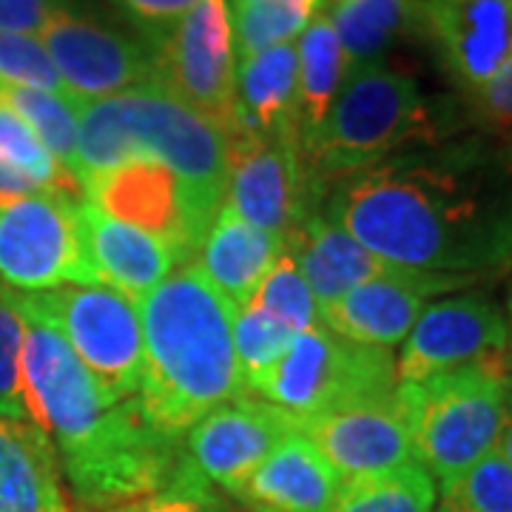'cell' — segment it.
I'll return each mask as SVG.
<instances>
[{"label":"cell","mask_w":512,"mask_h":512,"mask_svg":"<svg viewBox=\"0 0 512 512\" xmlns=\"http://www.w3.org/2000/svg\"><path fill=\"white\" fill-rule=\"evenodd\" d=\"M325 217L407 271L481 279L512 265V171L478 140L413 148L339 180Z\"/></svg>","instance_id":"6da1fadb"},{"label":"cell","mask_w":512,"mask_h":512,"mask_svg":"<svg viewBox=\"0 0 512 512\" xmlns=\"http://www.w3.org/2000/svg\"><path fill=\"white\" fill-rule=\"evenodd\" d=\"M12 308L26 328V413L57 447L80 507L114 510L163 493L183 456V439L148 419L137 396L111 399L55 325L15 302Z\"/></svg>","instance_id":"7a4b0ae2"},{"label":"cell","mask_w":512,"mask_h":512,"mask_svg":"<svg viewBox=\"0 0 512 512\" xmlns=\"http://www.w3.org/2000/svg\"><path fill=\"white\" fill-rule=\"evenodd\" d=\"M143 328L137 402L160 430L185 433L245 393L234 353V308L188 262L134 302Z\"/></svg>","instance_id":"3957f363"},{"label":"cell","mask_w":512,"mask_h":512,"mask_svg":"<svg viewBox=\"0 0 512 512\" xmlns=\"http://www.w3.org/2000/svg\"><path fill=\"white\" fill-rule=\"evenodd\" d=\"M77 120L80 183L126 160H151L171 168L208 208H222L228 183V134L165 92L160 83L148 80L106 100L77 103Z\"/></svg>","instance_id":"277c9868"},{"label":"cell","mask_w":512,"mask_h":512,"mask_svg":"<svg viewBox=\"0 0 512 512\" xmlns=\"http://www.w3.org/2000/svg\"><path fill=\"white\" fill-rule=\"evenodd\" d=\"M436 120L410 74L367 63L350 69L325 123L299 140L316 185H336L416 143H436Z\"/></svg>","instance_id":"5b68a950"},{"label":"cell","mask_w":512,"mask_h":512,"mask_svg":"<svg viewBox=\"0 0 512 512\" xmlns=\"http://www.w3.org/2000/svg\"><path fill=\"white\" fill-rule=\"evenodd\" d=\"M396 402L410 427L416 464L441 487L495 450L510 402L504 356L399 384Z\"/></svg>","instance_id":"8992f818"},{"label":"cell","mask_w":512,"mask_h":512,"mask_svg":"<svg viewBox=\"0 0 512 512\" xmlns=\"http://www.w3.org/2000/svg\"><path fill=\"white\" fill-rule=\"evenodd\" d=\"M393 350L359 345L328 328L296 333L288 353L259 387V399L291 413L296 424L342 407L396 396Z\"/></svg>","instance_id":"52a82bcc"},{"label":"cell","mask_w":512,"mask_h":512,"mask_svg":"<svg viewBox=\"0 0 512 512\" xmlns=\"http://www.w3.org/2000/svg\"><path fill=\"white\" fill-rule=\"evenodd\" d=\"M9 299L60 330L111 399H134L143 382V328L134 299L109 285H63Z\"/></svg>","instance_id":"ba28073f"},{"label":"cell","mask_w":512,"mask_h":512,"mask_svg":"<svg viewBox=\"0 0 512 512\" xmlns=\"http://www.w3.org/2000/svg\"><path fill=\"white\" fill-rule=\"evenodd\" d=\"M154 83L228 134H237V46L228 0H200L165 32L148 37Z\"/></svg>","instance_id":"9c48e42d"},{"label":"cell","mask_w":512,"mask_h":512,"mask_svg":"<svg viewBox=\"0 0 512 512\" xmlns=\"http://www.w3.org/2000/svg\"><path fill=\"white\" fill-rule=\"evenodd\" d=\"M80 197L40 191L0 205V279L12 291L103 285L83 251L74 205Z\"/></svg>","instance_id":"30bf717a"},{"label":"cell","mask_w":512,"mask_h":512,"mask_svg":"<svg viewBox=\"0 0 512 512\" xmlns=\"http://www.w3.org/2000/svg\"><path fill=\"white\" fill-rule=\"evenodd\" d=\"M80 185L83 197L109 217L165 239L183 265L197 256L217 217V211L208 208L171 168L151 160H126L97 171Z\"/></svg>","instance_id":"8fae6325"},{"label":"cell","mask_w":512,"mask_h":512,"mask_svg":"<svg viewBox=\"0 0 512 512\" xmlns=\"http://www.w3.org/2000/svg\"><path fill=\"white\" fill-rule=\"evenodd\" d=\"M319 197L322 185L308 174L299 143L245 134L228 140L225 202L254 228L285 242L316 211Z\"/></svg>","instance_id":"7c38bea8"},{"label":"cell","mask_w":512,"mask_h":512,"mask_svg":"<svg viewBox=\"0 0 512 512\" xmlns=\"http://www.w3.org/2000/svg\"><path fill=\"white\" fill-rule=\"evenodd\" d=\"M510 325L484 293H458L430 302L402 342L396 359L399 384L424 382L458 367L504 356Z\"/></svg>","instance_id":"4fadbf2b"},{"label":"cell","mask_w":512,"mask_h":512,"mask_svg":"<svg viewBox=\"0 0 512 512\" xmlns=\"http://www.w3.org/2000/svg\"><path fill=\"white\" fill-rule=\"evenodd\" d=\"M291 433H299L291 413L265 399L239 396L185 433L180 464L208 487L231 495Z\"/></svg>","instance_id":"5bb4252c"},{"label":"cell","mask_w":512,"mask_h":512,"mask_svg":"<svg viewBox=\"0 0 512 512\" xmlns=\"http://www.w3.org/2000/svg\"><path fill=\"white\" fill-rule=\"evenodd\" d=\"M40 40L74 103L106 100L154 80L146 46L66 9L46 23Z\"/></svg>","instance_id":"9a60e30c"},{"label":"cell","mask_w":512,"mask_h":512,"mask_svg":"<svg viewBox=\"0 0 512 512\" xmlns=\"http://www.w3.org/2000/svg\"><path fill=\"white\" fill-rule=\"evenodd\" d=\"M476 276L424 274L390 268L387 274L367 279L353 291L322 308L325 328L359 345L393 350L407 339L430 299L473 285Z\"/></svg>","instance_id":"2e32d148"},{"label":"cell","mask_w":512,"mask_h":512,"mask_svg":"<svg viewBox=\"0 0 512 512\" xmlns=\"http://www.w3.org/2000/svg\"><path fill=\"white\" fill-rule=\"evenodd\" d=\"M421 29L461 92H478L512 57V0H424Z\"/></svg>","instance_id":"e0dca14e"},{"label":"cell","mask_w":512,"mask_h":512,"mask_svg":"<svg viewBox=\"0 0 512 512\" xmlns=\"http://www.w3.org/2000/svg\"><path fill=\"white\" fill-rule=\"evenodd\" d=\"M299 433L319 447L342 484L416 461L410 427L396 396L302 419Z\"/></svg>","instance_id":"ac0fdd59"},{"label":"cell","mask_w":512,"mask_h":512,"mask_svg":"<svg viewBox=\"0 0 512 512\" xmlns=\"http://www.w3.org/2000/svg\"><path fill=\"white\" fill-rule=\"evenodd\" d=\"M77 231L83 251L100 274L103 285L126 293L128 299H143L151 288H157L174 268H183L180 256L165 239L134 228L100 211L97 205L80 197L74 205Z\"/></svg>","instance_id":"d6986e66"},{"label":"cell","mask_w":512,"mask_h":512,"mask_svg":"<svg viewBox=\"0 0 512 512\" xmlns=\"http://www.w3.org/2000/svg\"><path fill=\"white\" fill-rule=\"evenodd\" d=\"M342 487L319 447L291 433L231 495L248 512H333Z\"/></svg>","instance_id":"ffe728a7"},{"label":"cell","mask_w":512,"mask_h":512,"mask_svg":"<svg viewBox=\"0 0 512 512\" xmlns=\"http://www.w3.org/2000/svg\"><path fill=\"white\" fill-rule=\"evenodd\" d=\"M282 248L296 262L319 308H328L356 285L396 268L370 254L365 245H359L348 231H342L319 211L299 222L296 231L285 237Z\"/></svg>","instance_id":"44dd1931"},{"label":"cell","mask_w":512,"mask_h":512,"mask_svg":"<svg viewBox=\"0 0 512 512\" xmlns=\"http://www.w3.org/2000/svg\"><path fill=\"white\" fill-rule=\"evenodd\" d=\"M279 254V239L254 228L228 202H222L197 251V268L231 302L234 313H239L251 305Z\"/></svg>","instance_id":"7402d4cb"},{"label":"cell","mask_w":512,"mask_h":512,"mask_svg":"<svg viewBox=\"0 0 512 512\" xmlns=\"http://www.w3.org/2000/svg\"><path fill=\"white\" fill-rule=\"evenodd\" d=\"M234 114H237V134L299 143L293 43L239 57Z\"/></svg>","instance_id":"603a6c76"},{"label":"cell","mask_w":512,"mask_h":512,"mask_svg":"<svg viewBox=\"0 0 512 512\" xmlns=\"http://www.w3.org/2000/svg\"><path fill=\"white\" fill-rule=\"evenodd\" d=\"M0 512H69L55 444L35 424L0 419Z\"/></svg>","instance_id":"cb8c5ba5"},{"label":"cell","mask_w":512,"mask_h":512,"mask_svg":"<svg viewBox=\"0 0 512 512\" xmlns=\"http://www.w3.org/2000/svg\"><path fill=\"white\" fill-rule=\"evenodd\" d=\"M421 12L424 0H333L328 18L348 72L382 63L390 46L421 29Z\"/></svg>","instance_id":"d4e9b609"},{"label":"cell","mask_w":512,"mask_h":512,"mask_svg":"<svg viewBox=\"0 0 512 512\" xmlns=\"http://www.w3.org/2000/svg\"><path fill=\"white\" fill-rule=\"evenodd\" d=\"M293 46H296V117H299V140H302L325 123L330 106L342 89L348 66L328 12L316 15Z\"/></svg>","instance_id":"484cf974"},{"label":"cell","mask_w":512,"mask_h":512,"mask_svg":"<svg viewBox=\"0 0 512 512\" xmlns=\"http://www.w3.org/2000/svg\"><path fill=\"white\" fill-rule=\"evenodd\" d=\"M325 9L328 0H245L231 12L237 57L296 43Z\"/></svg>","instance_id":"4316f807"},{"label":"cell","mask_w":512,"mask_h":512,"mask_svg":"<svg viewBox=\"0 0 512 512\" xmlns=\"http://www.w3.org/2000/svg\"><path fill=\"white\" fill-rule=\"evenodd\" d=\"M436 498V481L421 464L410 461L396 470L345 484L333 512H433Z\"/></svg>","instance_id":"83f0119b"},{"label":"cell","mask_w":512,"mask_h":512,"mask_svg":"<svg viewBox=\"0 0 512 512\" xmlns=\"http://www.w3.org/2000/svg\"><path fill=\"white\" fill-rule=\"evenodd\" d=\"M0 100L18 114L46 151L57 163L77 177V140H80V120L77 106L66 97L20 89V86H0Z\"/></svg>","instance_id":"f1b7e54d"},{"label":"cell","mask_w":512,"mask_h":512,"mask_svg":"<svg viewBox=\"0 0 512 512\" xmlns=\"http://www.w3.org/2000/svg\"><path fill=\"white\" fill-rule=\"evenodd\" d=\"M293 336L296 333L285 322L256 305H248L234 316V353L248 396L259 393V387L274 373L291 348Z\"/></svg>","instance_id":"f546056e"},{"label":"cell","mask_w":512,"mask_h":512,"mask_svg":"<svg viewBox=\"0 0 512 512\" xmlns=\"http://www.w3.org/2000/svg\"><path fill=\"white\" fill-rule=\"evenodd\" d=\"M0 163L20 171L43 191L83 197L80 180L72 171H66L55 157L46 151V146L35 137V131L20 120L15 111L0 100Z\"/></svg>","instance_id":"4dcf8cb0"},{"label":"cell","mask_w":512,"mask_h":512,"mask_svg":"<svg viewBox=\"0 0 512 512\" xmlns=\"http://www.w3.org/2000/svg\"><path fill=\"white\" fill-rule=\"evenodd\" d=\"M251 305L262 311L274 313L279 322H285L293 333H305V330L325 328L322 322V308L313 299L308 282L302 279L296 262L291 254L282 248V254L274 262V268L268 271L265 282L254 293Z\"/></svg>","instance_id":"1f68e13d"},{"label":"cell","mask_w":512,"mask_h":512,"mask_svg":"<svg viewBox=\"0 0 512 512\" xmlns=\"http://www.w3.org/2000/svg\"><path fill=\"white\" fill-rule=\"evenodd\" d=\"M439 490L453 512H512V467L493 450Z\"/></svg>","instance_id":"d6a6232c"},{"label":"cell","mask_w":512,"mask_h":512,"mask_svg":"<svg viewBox=\"0 0 512 512\" xmlns=\"http://www.w3.org/2000/svg\"><path fill=\"white\" fill-rule=\"evenodd\" d=\"M0 83L57 94V97H66L74 103V97L66 89V83L60 80L43 40L35 35L0 32Z\"/></svg>","instance_id":"836d02e7"},{"label":"cell","mask_w":512,"mask_h":512,"mask_svg":"<svg viewBox=\"0 0 512 512\" xmlns=\"http://www.w3.org/2000/svg\"><path fill=\"white\" fill-rule=\"evenodd\" d=\"M23 339V319L0 285V419L32 424L23 396Z\"/></svg>","instance_id":"e575fe53"},{"label":"cell","mask_w":512,"mask_h":512,"mask_svg":"<svg viewBox=\"0 0 512 512\" xmlns=\"http://www.w3.org/2000/svg\"><path fill=\"white\" fill-rule=\"evenodd\" d=\"M89 512V510H83ZM100 512H222L211 495V487L200 481L197 476H191L183 464H177L174 478L168 481L163 493L148 495L140 501H131L123 507Z\"/></svg>","instance_id":"d590c367"},{"label":"cell","mask_w":512,"mask_h":512,"mask_svg":"<svg viewBox=\"0 0 512 512\" xmlns=\"http://www.w3.org/2000/svg\"><path fill=\"white\" fill-rule=\"evenodd\" d=\"M470 97V111L478 123L493 131H504L512 126V57L498 69L493 80H487Z\"/></svg>","instance_id":"8d00e7d4"},{"label":"cell","mask_w":512,"mask_h":512,"mask_svg":"<svg viewBox=\"0 0 512 512\" xmlns=\"http://www.w3.org/2000/svg\"><path fill=\"white\" fill-rule=\"evenodd\" d=\"M60 9L57 0H0V32L40 37Z\"/></svg>","instance_id":"74e56055"},{"label":"cell","mask_w":512,"mask_h":512,"mask_svg":"<svg viewBox=\"0 0 512 512\" xmlns=\"http://www.w3.org/2000/svg\"><path fill=\"white\" fill-rule=\"evenodd\" d=\"M117 3L146 29V37H154L165 32L171 23H177L200 0H117Z\"/></svg>","instance_id":"f35d334b"},{"label":"cell","mask_w":512,"mask_h":512,"mask_svg":"<svg viewBox=\"0 0 512 512\" xmlns=\"http://www.w3.org/2000/svg\"><path fill=\"white\" fill-rule=\"evenodd\" d=\"M43 188L37 183H32L29 177H23L20 171L9 168L6 163H0V205L3 202L20 200V197H32V194H40Z\"/></svg>","instance_id":"ab89813d"},{"label":"cell","mask_w":512,"mask_h":512,"mask_svg":"<svg viewBox=\"0 0 512 512\" xmlns=\"http://www.w3.org/2000/svg\"><path fill=\"white\" fill-rule=\"evenodd\" d=\"M495 453L512 467V396L510 402H507V413H504V424H501L498 441H495Z\"/></svg>","instance_id":"60d3db41"},{"label":"cell","mask_w":512,"mask_h":512,"mask_svg":"<svg viewBox=\"0 0 512 512\" xmlns=\"http://www.w3.org/2000/svg\"><path fill=\"white\" fill-rule=\"evenodd\" d=\"M504 373H507V387H510V396H512V330H510L507 350H504Z\"/></svg>","instance_id":"b9f144b4"},{"label":"cell","mask_w":512,"mask_h":512,"mask_svg":"<svg viewBox=\"0 0 512 512\" xmlns=\"http://www.w3.org/2000/svg\"><path fill=\"white\" fill-rule=\"evenodd\" d=\"M507 313H510V322H507V325H510L512 330V285H510V296H507Z\"/></svg>","instance_id":"7bdbcfd3"},{"label":"cell","mask_w":512,"mask_h":512,"mask_svg":"<svg viewBox=\"0 0 512 512\" xmlns=\"http://www.w3.org/2000/svg\"><path fill=\"white\" fill-rule=\"evenodd\" d=\"M242 3H245V0H228V9L234 12V9H239V6H242Z\"/></svg>","instance_id":"ee69618b"},{"label":"cell","mask_w":512,"mask_h":512,"mask_svg":"<svg viewBox=\"0 0 512 512\" xmlns=\"http://www.w3.org/2000/svg\"><path fill=\"white\" fill-rule=\"evenodd\" d=\"M433 512H453V510H447V507H439V510H433Z\"/></svg>","instance_id":"f6af8a7d"}]
</instances>
